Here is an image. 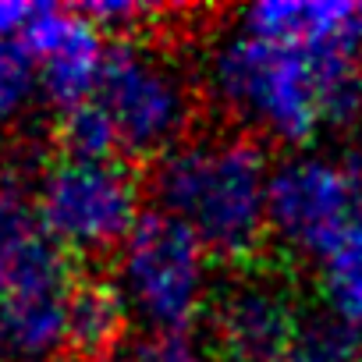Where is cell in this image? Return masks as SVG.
I'll list each match as a JSON object with an SVG mask.
<instances>
[{"label":"cell","mask_w":362,"mask_h":362,"mask_svg":"<svg viewBox=\"0 0 362 362\" xmlns=\"http://www.w3.org/2000/svg\"><path fill=\"white\" fill-rule=\"evenodd\" d=\"M210 334L228 362H274L302 341L291 288L267 270L231 277L210 305Z\"/></svg>","instance_id":"obj_7"},{"label":"cell","mask_w":362,"mask_h":362,"mask_svg":"<svg viewBox=\"0 0 362 362\" xmlns=\"http://www.w3.org/2000/svg\"><path fill=\"white\" fill-rule=\"evenodd\" d=\"M316 284L327 316L362 334V221L316 259Z\"/></svg>","instance_id":"obj_13"},{"label":"cell","mask_w":362,"mask_h":362,"mask_svg":"<svg viewBox=\"0 0 362 362\" xmlns=\"http://www.w3.org/2000/svg\"><path fill=\"white\" fill-rule=\"evenodd\" d=\"M203 89L228 121L295 149L362 128L358 50L295 47L231 25L206 47Z\"/></svg>","instance_id":"obj_1"},{"label":"cell","mask_w":362,"mask_h":362,"mask_svg":"<svg viewBox=\"0 0 362 362\" xmlns=\"http://www.w3.org/2000/svg\"><path fill=\"white\" fill-rule=\"evenodd\" d=\"M362 221V146L295 149L274 163L270 238L298 256L320 259Z\"/></svg>","instance_id":"obj_6"},{"label":"cell","mask_w":362,"mask_h":362,"mask_svg":"<svg viewBox=\"0 0 362 362\" xmlns=\"http://www.w3.org/2000/svg\"><path fill=\"white\" fill-rule=\"evenodd\" d=\"M351 362H362V341H358V351H355V358Z\"/></svg>","instance_id":"obj_21"},{"label":"cell","mask_w":362,"mask_h":362,"mask_svg":"<svg viewBox=\"0 0 362 362\" xmlns=\"http://www.w3.org/2000/svg\"><path fill=\"white\" fill-rule=\"evenodd\" d=\"M33 203L47 235L71 256L117 252L146 217L139 177L117 156H57Z\"/></svg>","instance_id":"obj_5"},{"label":"cell","mask_w":362,"mask_h":362,"mask_svg":"<svg viewBox=\"0 0 362 362\" xmlns=\"http://www.w3.org/2000/svg\"><path fill=\"white\" fill-rule=\"evenodd\" d=\"M100 33H117L124 40H132L135 33H142L146 25H156L167 8L156 4H142V0H96V4L78 8Z\"/></svg>","instance_id":"obj_16"},{"label":"cell","mask_w":362,"mask_h":362,"mask_svg":"<svg viewBox=\"0 0 362 362\" xmlns=\"http://www.w3.org/2000/svg\"><path fill=\"white\" fill-rule=\"evenodd\" d=\"M114 128L117 153L132 160H163L192 139L196 86L170 54L121 40L110 47L103 82L93 96Z\"/></svg>","instance_id":"obj_4"},{"label":"cell","mask_w":362,"mask_h":362,"mask_svg":"<svg viewBox=\"0 0 362 362\" xmlns=\"http://www.w3.org/2000/svg\"><path fill=\"white\" fill-rule=\"evenodd\" d=\"M114 256V284L149 334H189L217 298L210 249L163 210H146Z\"/></svg>","instance_id":"obj_3"},{"label":"cell","mask_w":362,"mask_h":362,"mask_svg":"<svg viewBox=\"0 0 362 362\" xmlns=\"http://www.w3.org/2000/svg\"><path fill=\"white\" fill-rule=\"evenodd\" d=\"M274 362H334V358H330L327 351H320V348H316L313 341H305V337H302V341H298V344H295L291 351L277 355Z\"/></svg>","instance_id":"obj_19"},{"label":"cell","mask_w":362,"mask_h":362,"mask_svg":"<svg viewBox=\"0 0 362 362\" xmlns=\"http://www.w3.org/2000/svg\"><path fill=\"white\" fill-rule=\"evenodd\" d=\"M71 288L36 291L25 298H15L0 305V327H4L8 351L25 362H47L57 351L68 348V309H71Z\"/></svg>","instance_id":"obj_12"},{"label":"cell","mask_w":362,"mask_h":362,"mask_svg":"<svg viewBox=\"0 0 362 362\" xmlns=\"http://www.w3.org/2000/svg\"><path fill=\"white\" fill-rule=\"evenodd\" d=\"M132 320L135 316L114 281H78L68 309V351H75L82 362H107L121 351Z\"/></svg>","instance_id":"obj_11"},{"label":"cell","mask_w":362,"mask_h":362,"mask_svg":"<svg viewBox=\"0 0 362 362\" xmlns=\"http://www.w3.org/2000/svg\"><path fill=\"white\" fill-rule=\"evenodd\" d=\"M40 93V75L22 43H0V132L22 121Z\"/></svg>","instance_id":"obj_14"},{"label":"cell","mask_w":362,"mask_h":362,"mask_svg":"<svg viewBox=\"0 0 362 362\" xmlns=\"http://www.w3.org/2000/svg\"><path fill=\"white\" fill-rule=\"evenodd\" d=\"M124 362H206V351L189 334H149L124 355Z\"/></svg>","instance_id":"obj_17"},{"label":"cell","mask_w":362,"mask_h":362,"mask_svg":"<svg viewBox=\"0 0 362 362\" xmlns=\"http://www.w3.org/2000/svg\"><path fill=\"white\" fill-rule=\"evenodd\" d=\"M57 139L68 156H117L114 128L96 100L64 110L57 121Z\"/></svg>","instance_id":"obj_15"},{"label":"cell","mask_w":362,"mask_h":362,"mask_svg":"<svg viewBox=\"0 0 362 362\" xmlns=\"http://www.w3.org/2000/svg\"><path fill=\"white\" fill-rule=\"evenodd\" d=\"M54 288H71L68 252L47 235L25 189L0 177V305Z\"/></svg>","instance_id":"obj_9"},{"label":"cell","mask_w":362,"mask_h":362,"mask_svg":"<svg viewBox=\"0 0 362 362\" xmlns=\"http://www.w3.org/2000/svg\"><path fill=\"white\" fill-rule=\"evenodd\" d=\"M36 8L22 0H0V43H22L25 25L33 22Z\"/></svg>","instance_id":"obj_18"},{"label":"cell","mask_w":362,"mask_h":362,"mask_svg":"<svg viewBox=\"0 0 362 362\" xmlns=\"http://www.w3.org/2000/svg\"><path fill=\"white\" fill-rule=\"evenodd\" d=\"M235 25L277 43L362 54V0H263L242 8Z\"/></svg>","instance_id":"obj_10"},{"label":"cell","mask_w":362,"mask_h":362,"mask_svg":"<svg viewBox=\"0 0 362 362\" xmlns=\"http://www.w3.org/2000/svg\"><path fill=\"white\" fill-rule=\"evenodd\" d=\"M4 351H8V341H4V327H0V362H4Z\"/></svg>","instance_id":"obj_20"},{"label":"cell","mask_w":362,"mask_h":362,"mask_svg":"<svg viewBox=\"0 0 362 362\" xmlns=\"http://www.w3.org/2000/svg\"><path fill=\"white\" fill-rule=\"evenodd\" d=\"M270 156L252 135L206 132L156 163L153 199L210 256L249 259L270 235Z\"/></svg>","instance_id":"obj_2"},{"label":"cell","mask_w":362,"mask_h":362,"mask_svg":"<svg viewBox=\"0 0 362 362\" xmlns=\"http://www.w3.org/2000/svg\"><path fill=\"white\" fill-rule=\"evenodd\" d=\"M22 47L36 64L40 93L61 114L96 96L110 50L103 43V33L82 11L36 8L33 22L25 25Z\"/></svg>","instance_id":"obj_8"}]
</instances>
